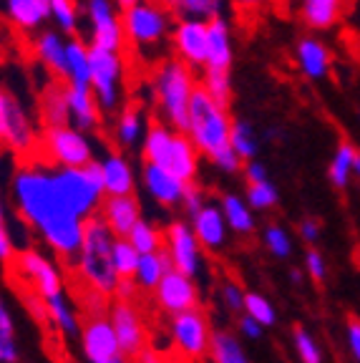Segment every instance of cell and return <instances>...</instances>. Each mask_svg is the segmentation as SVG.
<instances>
[{
	"mask_svg": "<svg viewBox=\"0 0 360 363\" xmlns=\"http://www.w3.org/2000/svg\"><path fill=\"white\" fill-rule=\"evenodd\" d=\"M11 194L21 220L40 235L66 267L74 265L84 242L86 217L66 194L56 167L48 162H26L13 174Z\"/></svg>",
	"mask_w": 360,
	"mask_h": 363,
	"instance_id": "cell-1",
	"label": "cell"
},
{
	"mask_svg": "<svg viewBox=\"0 0 360 363\" xmlns=\"http://www.w3.org/2000/svg\"><path fill=\"white\" fill-rule=\"evenodd\" d=\"M232 121L235 119H232L230 106L214 101L202 86H197L189 104V113H186L184 131L199 149V154L207 157L225 174H237V172H242L244 164L230 144Z\"/></svg>",
	"mask_w": 360,
	"mask_h": 363,
	"instance_id": "cell-2",
	"label": "cell"
},
{
	"mask_svg": "<svg viewBox=\"0 0 360 363\" xmlns=\"http://www.w3.org/2000/svg\"><path fill=\"white\" fill-rule=\"evenodd\" d=\"M197 86L199 81L194 76V68H189L176 56L159 58L149 76V96H152L159 119L184 131L186 113H189V104Z\"/></svg>",
	"mask_w": 360,
	"mask_h": 363,
	"instance_id": "cell-3",
	"label": "cell"
},
{
	"mask_svg": "<svg viewBox=\"0 0 360 363\" xmlns=\"http://www.w3.org/2000/svg\"><path fill=\"white\" fill-rule=\"evenodd\" d=\"M113 242H116V235L96 212L94 217L86 220L84 242H81L79 255L71 265L79 283L91 285L103 295H113L118 285V272L113 265Z\"/></svg>",
	"mask_w": 360,
	"mask_h": 363,
	"instance_id": "cell-4",
	"label": "cell"
},
{
	"mask_svg": "<svg viewBox=\"0 0 360 363\" xmlns=\"http://www.w3.org/2000/svg\"><path fill=\"white\" fill-rule=\"evenodd\" d=\"M126 45L144 61H159L164 45L169 43L174 16L162 0H141L121 11Z\"/></svg>",
	"mask_w": 360,
	"mask_h": 363,
	"instance_id": "cell-5",
	"label": "cell"
},
{
	"mask_svg": "<svg viewBox=\"0 0 360 363\" xmlns=\"http://www.w3.org/2000/svg\"><path fill=\"white\" fill-rule=\"evenodd\" d=\"M141 157L144 162L164 167L167 172L176 174L184 182H197L199 174V149L189 139V134L174 129L167 121H152L141 142Z\"/></svg>",
	"mask_w": 360,
	"mask_h": 363,
	"instance_id": "cell-6",
	"label": "cell"
},
{
	"mask_svg": "<svg viewBox=\"0 0 360 363\" xmlns=\"http://www.w3.org/2000/svg\"><path fill=\"white\" fill-rule=\"evenodd\" d=\"M91 91L103 113L121 108L126 94V58L124 51H108L91 45Z\"/></svg>",
	"mask_w": 360,
	"mask_h": 363,
	"instance_id": "cell-7",
	"label": "cell"
},
{
	"mask_svg": "<svg viewBox=\"0 0 360 363\" xmlns=\"http://www.w3.org/2000/svg\"><path fill=\"white\" fill-rule=\"evenodd\" d=\"M35 149L43 154V162L53 167H84L96 159L91 134L76 129L74 124L45 126Z\"/></svg>",
	"mask_w": 360,
	"mask_h": 363,
	"instance_id": "cell-8",
	"label": "cell"
},
{
	"mask_svg": "<svg viewBox=\"0 0 360 363\" xmlns=\"http://www.w3.org/2000/svg\"><path fill=\"white\" fill-rule=\"evenodd\" d=\"M0 147L28 157L38 147V131L30 113L13 91L0 86Z\"/></svg>",
	"mask_w": 360,
	"mask_h": 363,
	"instance_id": "cell-9",
	"label": "cell"
},
{
	"mask_svg": "<svg viewBox=\"0 0 360 363\" xmlns=\"http://www.w3.org/2000/svg\"><path fill=\"white\" fill-rule=\"evenodd\" d=\"M8 265L16 267L18 275L23 278V285H30V290L38 293L43 301L66 290L63 272L58 270L56 262L48 255H43L40 250H33V247L21 250V252H16V257H13Z\"/></svg>",
	"mask_w": 360,
	"mask_h": 363,
	"instance_id": "cell-10",
	"label": "cell"
},
{
	"mask_svg": "<svg viewBox=\"0 0 360 363\" xmlns=\"http://www.w3.org/2000/svg\"><path fill=\"white\" fill-rule=\"evenodd\" d=\"M84 18L89 30V43L108 51H124V26H121V11L113 0H84Z\"/></svg>",
	"mask_w": 360,
	"mask_h": 363,
	"instance_id": "cell-11",
	"label": "cell"
},
{
	"mask_svg": "<svg viewBox=\"0 0 360 363\" xmlns=\"http://www.w3.org/2000/svg\"><path fill=\"white\" fill-rule=\"evenodd\" d=\"M81 348L89 363H131L121 351L108 315H89L81 323Z\"/></svg>",
	"mask_w": 360,
	"mask_h": 363,
	"instance_id": "cell-12",
	"label": "cell"
},
{
	"mask_svg": "<svg viewBox=\"0 0 360 363\" xmlns=\"http://www.w3.org/2000/svg\"><path fill=\"white\" fill-rule=\"evenodd\" d=\"M171 343L174 348L186 358H204L209 353V343H212V328L209 320L199 308H189L176 315H171Z\"/></svg>",
	"mask_w": 360,
	"mask_h": 363,
	"instance_id": "cell-13",
	"label": "cell"
},
{
	"mask_svg": "<svg viewBox=\"0 0 360 363\" xmlns=\"http://www.w3.org/2000/svg\"><path fill=\"white\" fill-rule=\"evenodd\" d=\"M108 318H111L116 338H118V343H121V351L126 353L129 361H136V358L149 348L147 323H144V318H141V311L136 308V303L113 301L111 308H108Z\"/></svg>",
	"mask_w": 360,
	"mask_h": 363,
	"instance_id": "cell-14",
	"label": "cell"
},
{
	"mask_svg": "<svg viewBox=\"0 0 360 363\" xmlns=\"http://www.w3.org/2000/svg\"><path fill=\"white\" fill-rule=\"evenodd\" d=\"M207 21L197 18H176L171 26L169 45L174 56L194 71H202L207 61Z\"/></svg>",
	"mask_w": 360,
	"mask_h": 363,
	"instance_id": "cell-15",
	"label": "cell"
},
{
	"mask_svg": "<svg viewBox=\"0 0 360 363\" xmlns=\"http://www.w3.org/2000/svg\"><path fill=\"white\" fill-rule=\"evenodd\" d=\"M164 250L169 252L174 270H181L191 278H197L199 267H202V245H199L189 222H169V227L164 230Z\"/></svg>",
	"mask_w": 360,
	"mask_h": 363,
	"instance_id": "cell-16",
	"label": "cell"
},
{
	"mask_svg": "<svg viewBox=\"0 0 360 363\" xmlns=\"http://www.w3.org/2000/svg\"><path fill=\"white\" fill-rule=\"evenodd\" d=\"M154 301H157L159 311L167 315H176L189 308H199V290L191 275L171 267L162 278V283L154 288Z\"/></svg>",
	"mask_w": 360,
	"mask_h": 363,
	"instance_id": "cell-17",
	"label": "cell"
},
{
	"mask_svg": "<svg viewBox=\"0 0 360 363\" xmlns=\"http://www.w3.org/2000/svg\"><path fill=\"white\" fill-rule=\"evenodd\" d=\"M293 61L298 71L308 81H325L332 71V51L330 45L317 35H300L295 40Z\"/></svg>",
	"mask_w": 360,
	"mask_h": 363,
	"instance_id": "cell-18",
	"label": "cell"
},
{
	"mask_svg": "<svg viewBox=\"0 0 360 363\" xmlns=\"http://www.w3.org/2000/svg\"><path fill=\"white\" fill-rule=\"evenodd\" d=\"M207 61L202 71H214V74H232L235 63V45H232V28L225 16H214L207 21Z\"/></svg>",
	"mask_w": 360,
	"mask_h": 363,
	"instance_id": "cell-19",
	"label": "cell"
},
{
	"mask_svg": "<svg viewBox=\"0 0 360 363\" xmlns=\"http://www.w3.org/2000/svg\"><path fill=\"white\" fill-rule=\"evenodd\" d=\"M189 225L197 235L199 245L202 250L207 252H220L227 242V233H230V227H227V220L222 215V207L214 202H204L194 215L189 217Z\"/></svg>",
	"mask_w": 360,
	"mask_h": 363,
	"instance_id": "cell-20",
	"label": "cell"
},
{
	"mask_svg": "<svg viewBox=\"0 0 360 363\" xmlns=\"http://www.w3.org/2000/svg\"><path fill=\"white\" fill-rule=\"evenodd\" d=\"M141 184H144L149 197L162 204V207H181V197H184V189L189 182L179 179L164 167L147 162L144 169H141Z\"/></svg>",
	"mask_w": 360,
	"mask_h": 363,
	"instance_id": "cell-21",
	"label": "cell"
},
{
	"mask_svg": "<svg viewBox=\"0 0 360 363\" xmlns=\"http://www.w3.org/2000/svg\"><path fill=\"white\" fill-rule=\"evenodd\" d=\"M66 86V104H68V124H74L81 131H96L101 126V106L96 101L91 86Z\"/></svg>",
	"mask_w": 360,
	"mask_h": 363,
	"instance_id": "cell-22",
	"label": "cell"
},
{
	"mask_svg": "<svg viewBox=\"0 0 360 363\" xmlns=\"http://www.w3.org/2000/svg\"><path fill=\"white\" fill-rule=\"evenodd\" d=\"M99 215L116 238H126L131 227L141 220V204L134 194H106L99 207Z\"/></svg>",
	"mask_w": 360,
	"mask_h": 363,
	"instance_id": "cell-23",
	"label": "cell"
},
{
	"mask_svg": "<svg viewBox=\"0 0 360 363\" xmlns=\"http://www.w3.org/2000/svg\"><path fill=\"white\" fill-rule=\"evenodd\" d=\"M348 0H298V18L313 33L332 30L343 21Z\"/></svg>",
	"mask_w": 360,
	"mask_h": 363,
	"instance_id": "cell-24",
	"label": "cell"
},
{
	"mask_svg": "<svg viewBox=\"0 0 360 363\" xmlns=\"http://www.w3.org/2000/svg\"><path fill=\"white\" fill-rule=\"evenodd\" d=\"M66 43H68V35H63L58 28L35 30L33 53L40 66L56 81H63V71H66Z\"/></svg>",
	"mask_w": 360,
	"mask_h": 363,
	"instance_id": "cell-25",
	"label": "cell"
},
{
	"mask_svg": "<svg viewBox=\"0 0 360 363\" xmlns=\"http://www.w3.org/2000/svg\"><path fill=\"white\" fill-rule=\"evenodd\" d=\"M149 116L139 104H126L121 111L116 113L113 121V142L118 149H134L144 142V134L149 129Z\"/></svg>",
	"mask_w": 360,
	"mask_h": 363,
	"instance_id": "cell-26",
	"label": "cell"
},
{
	"mask_svg": "<svg viewBox=\"0 0 360 363\" xmlns=\"http://www.w3.org/2000/svg\"><path fill=\"white\" fill-rule=\"evenodd\" d=\"M103 179V192L106 194H134L136 174L131 162L121 152H106L99 159Z\"/></svg>",
	"mask_w": 360,
	"mask_h": 363,
	"instance_id": "cell-27",
	"label": "cell"
},
{
	"mask_svg": "<svg viewBox=\"0 0 360 363\" xmlns=\"http://www.w3.org/2000/svg\"><path fill=\"white\" fill-rule=\"evenodd\" d=\"M6 16L18 30L35 33L51 21V0H6Z\"/></svg>",
	"mask_w": 360,
	"mask_h": 363,
	"instance_id": "cell-28",
	"label": "cell"
},
{
	"mask_svg": "<svg viewBox=\"0 0 360 363\" xmlns=\"http://www.w3.org/2000/svg\"><path fill=\"white\" fill-rule=\"evenodd\" d=\"M63 84H71V86L91 84V43L79 38V35H68Z\"/></svg>",
	"mask_w": 360,
	"mask_h": 363,
	"instance_id": "cell-29",
	"label": "cell"
},
{
	"mask_svg": "<svg viewBox=\"0 0 360 363\" xmlns=\"http://www.w3.org/2000/svg\"><path fill=\"white\" fill-rule=\"evenodd\" d=\"M360 157V149L353 142L343 139V142L335 147L330 157V164H327V179L335 189H345L350 187V182L355 177V162Z\"/></svg>",
	"mask_w": 360,
	"mask_h": 363,
	"instance_id": "cell-30",
	"label": "cell"
},
{
	"mask_svg": "<svg viewBox=\"0 0 360 363\" xmlns=\"http://www.w3.org/2000/svg\"><path fill=\"white\" fill-rule=\"evenodd\" d=\"M43 306H45V313H48V323L56 325L58 333H63L66 338L81 335L79 315H76V311H74V303L68 301L66 290L51 295V298H45Z\"/></svg>",
	"mask_w": 360,
	"mask_h": 363,
	"instance_id": "cell-31",
	"label": "cell"
},
{
	"mask_svg": "<svg viewBox=\"0 0 360 363\" xmlns=\"http://www.w3.org/2000/svg\"><path fill=\"white\" fill-rule=\"evenodd\" d=\"M171 270V260L167 250H157V252H144L139 257V265H136L134 280L139 285V290H147V293H154L162 278Z\"/></svg>",
	"mask_w": 360,
	"mask_h": 363,
	"instance_id": "cell-32",
	"label": "cell"
},
{
	"mask_svg": "<svg viewBox=\"0 0 360 363\" xmlns=\"http://www.w3.org/2000/svg\"><path fill=\"white\" fill-rule=\"evenodd\" d=\"M38 116H40V124H43V129H45V126H61V124H68L66 86H63V84H51V86H45L43 94H40Z\"/></svg>",
	"mask_w": 360,
	"mask_h": 363,
	"instance_id": "cell-33",
	"label": "cell"
},
{
	"mask_svg": "<svg viewBox=\"0 0 360 363\" xmlns=\"http://www.w3.org/2000/svg\"><path fill=\"white\" fill-rule=\"evenodd\" d=\"M222 215L227 220V227L237 235H252L257 222H254V210L247 204V199L240 194H225L220 202Z\"/></svg>",
	"mask_w": 360,
	"mask_h": 363,
	"instance_id": "cell-34",
	"label": "cell"
},
{
	"mask_svg": "<svg viewBox=\"0 0 360 363\" xmlns=\"http://www.w3.org/2000/svg\"><path fill=\"white\" fill-rule=\"evenodd\" d=\"M230 144L242 162L257 159L259 149H262V134L254 129V124L249 119H235L232 121V136Z\"/></svg>",
	"mask_w": 360,
	"mask_h": 363,
	"instance_id": "cell-35",
	"label": "cell"
},
{
	"mask_svg": "<svg viewBox=\"0 0 360 363\" xmlns=\"http://www.w3.org/2000/svg\"><path fill=\"white\" fill-rule=\"evenodd\" d=\"M207 356L212 363H249L240 338H237L235 333H230V330H217V333H212V343H209Z\"/></svg>",
	"mask_w": 360,
	"mask_h": 363,
	"instance_id": "cell-36",
	"label": "cell"
},
{
	"mask_svg": "<svg viewBox=\"0 0 360 363\" xmlns=\"http://www.w3.org/2000/svg\"><path fill=\"white\" fill-rule=\"evenodd\" d=\"M21 361V346L16 335V320L8 308V303L0 295V363H18Z\"/></svg>",
	"mask_w": 360,
	"mask_h": 363,
	"instance_id": "cell-37",
	"label": "cell"
},
{
	"mask_svg": "<svg viewBox=\"0 0 360 363\" xmlns=\"http://www.w3.org/2000/svg\"><path fill=\"white\" fill-rule=\"evenodd\" d=\"M225 0H167L164 6L169 8L174 18H197V21H212L222 13Z\"/></svg>",
	"mask_w": 360,
	"mask_h": 363,
	"instance_id": "cell-38",
	"label": "cell"
},
{
	"mask_svg": "<svg viewBox=\"0 0 360 363\" xmlns=\"http://www.w3.org/2000/svg\"><path fill=\"white\" fill-rule=\"evenodd\" d=\"M51 23L63 35H79L81 28L79 0H51Z\"/></svg>",
	"mask_w": 360,
	"mask_h": 363,
	"instance_id": "cell-39",
	"label": "cell"
},
{
	"mask_svg": "<svg viewBox=\"0 0 360 363\" xmlns=\"http://www.w3.org/2000/svg\"><path fill=\"white\" fill-rule=\"evenodd\" d=\"M126 238H129V242L139 250L141 255H144V252H157V250L164 247V233L154 222L144 220V217L131 227V233L126 235Z\"/></svg>",
	"mask_w": 360,
	"mask_h": 363,
	"instance_id": "cell-40",
	"label": "cell"
},
{
	"mask_svg": "<svg viewBox=\"0 0 360 363\" xmlns=\"http://www.w3.org/2000/svg\"><path fill=\"white\" fill-rule=\"evenodd\" d=\"M244 199L252 210L257 212H265L277 207L280 202V192L277 187L272 184V179H262V182H247V189H244Z\"/></svg>",
	"mask_w": 360,
	"mask_h": 363,
	"instance_id": "cell-41",
	"label": "cell"
},
{
	"mask_svg": "<svg viewBox=\"0 0 360 363\" xmlns=\"http://www.w3.org/2000/svg\"><path fill=\"white\" fill-rule=\"evenodd\" d=\"M139 257L141 252L129 242V238H116V242H113V265H116L118 278H134Z\"/></svg>",
	"mask_w": 360,
	"mask_h": 363,
	"instance_id": "cell-42",
	"label": "cell"
},
{
	"mask_svg": "<svg viewBox=\"0 0 360 363\" xmlns=\"http://www.w3.org/2000/svg\"><path fill=\"white\" fill-rule=\"evenodd\" d=\"M204 91L214 101L230 106L232 94H235V86H232V74H214V71H202V81H199Z\"/></svg>",
	"mask_w": 360,
	"mask_h": 363,
	"instance_id": "cell-43",
	"label": "cell"
},
{
	"mask_svg": "<svg viewBox=\"0 0 360 363\" xmlns=\"http://www.w3.org/2000/svg\"><path fill=\"white\" fill-rule=\"evenodd\" d=\"M262 242H265L267 252L280 257V260L290 257V252H293V238H290V233L280 225H267L265 233H262Z\"/></svg>",
	"mask_w": 360,
	"mask_h": 363,
	"instance_id": "cell-44",
	"label": "cell"
},
{
	"mask_svg": "<svg viewBox=\"0 0 360 363\" xmlns=\"http://www.w3.org/2000/svg\"><path fill=\"white\" fill-rule=\"evenodd\" d=\"M293 346L300 363H322V348L317 346V340L303 325H295L293 328Z\"/></svg>",
	"mask_w": 360,
	"mask_h": 363,
	"instance_id": "cell-45",
	"label": "cell"
},
{
	"mask_svg": "<svg viewBox=\"0 0 360 363\" xmlns=\"http://www.w3.org/2000/svg\"><path fill=\"white\" fill-rule=\"evenodd\" d=\"M244 313H247V315H252L254 320H257L259 325H265V328L275 325V320H277L275 306L267 301L265 295H259V293H247V295H244Z\"/></svg>",
	"mask_w": 360,
	"mask_h": 363,
	"instance_id": "cell-46",
	"label": "cell"
},
{
	"mask_svg": "<svg viewBox=\"0 0 360 363\" xmlns=\"http://www.w3.org/2000/svg\"><path fill=\"white\" fill-rule=\"evenodd\" d=\"M16 257V245H13V235H11V222H8V212L6 204L0 199V262H11Z\"/></svg>",
	"mask_w": 360,
	"mask_h": 363,
	"instance_id": "cell-47",
	"label": "cell"
},
{
	"mask_svg": "<svg viewBox=\"0 0 360 363\" xmlns=\"http://www.w3.org/2000/svg\"><path fill=\"white\" fill-rule=\"evenodd\" d=\"M244 290L240 283H235V280H227V283H222V290H220V298L222 303H225V308L230 313H242L244 311Z\"/></svg>",
	"mask_w": 360,
	"mask_h": 363,
	"instance_id": "cell-48",
	"label": "cell"
},
{
	"mask_svg": "<svg viewBox=\"0 0 360 363\" xmlns=\"http://www.w3.org/2000/svg\"><path fill=\"white\" fill-rule=\"evenodd\" d=\"M305 272H308V275L315 280V283H325L327 265H325V257H322L320 250L310 247L308 252H305Z\"/></svg>",
	"mask_w": 360,
	"mask_h": 363,
	"instance_id": "cell-49",
	"label": "cell"
},
{
	"mask_svg": "<svg viewBox=\"0 0 360 363\" xmlns=\"http://www.w3.org/2000/svg\"><path fill=\"white\" fill-rule=\"evenodd\" d=\"M204 202H207V197H204L202 187H199L197 182H189V184H186V189H184V197H181V207H184V212L191 217Z\"/></svg>",
	"mask_w": 360,
	"mask_h": 363,
	"instance_id": "cell-50",
	"label": "cell"
},
{
	"mask_svg": "<svg viewBox=\"0 0 360 363\" xmlns=\"http://www.w3.org/2000/svg\"><path fill=\"white\" fill-rule=\"evenodd\" d=\"M298 233H300V238H303V242L317 245L322 238V225L317 220H313V217H305V220H300Z\"/></svg>",
	"mask_w": 360,
	"mask_h": 363,
	"instance_id": "cell-51",
	"label": "cell"
},
{
	"mask_svg": "<svg viewBox=\"0 0 360 363\" xmlns=\"http://www.w3.org/2000/svg\"><path fill=\"white\" fill-rule=\"evenodd\" d=\"M136 295H139V285H136L134 278H118V285L113 290V301H129L136 303Z\"/></svg>",
	"mask_w": 360,
	"mask_h": 363,
	"instance_id": "cell-52",
	"label": "cell"
},
{
	"mask_svg": "<svg viewBox=\"0 0 360 363\" xmlns=\"http://www.w3.org/2000/svg\"><path fill=\"white\" fill-rule=\"evenodd\" d=\"M345 333H348V348L353 353V358L360 363V318L348 315V325H345Z\"/></svg>",
	"mask_w": 360,
	"mask_h": 363,
	"instance_id": "cell-53",
	"label": "cell"
},
{
	"mask_svg": "<svg viewBox=\"0 0 360 363\" xmlns=\"http://www.w3.org/2000/svg\"><path fill=\"white\" fill-rule=\"evenodd\" d=\"M242 174H244V182H262V179H270L267 174V167L259 162V159H249L242 164Z\"/></svg>",
	"mask_w": 360,
	"mask_h": 363,
	"instance_id": "cell-54",
	"label": "cell"
},
{
	"mask_svg": "<svg viewBox=\"0 0 360 363\" xmlns=\"http://www.w3.org/2000/svg\"><path fill=\"white\" fill-rule=\"evenodd\" d=\"M237 328H240V333H242L244 338L257 340L259 335H262V330H265V325H259L252 315H247V313H244V315H240V320H237Z\"/></svg>",
	"mask_w": 360,
	"mask_h": 363,
	"instance_id": "cell-55",
	"label": "cell"
},
{
	"mask_svg": "<svg viewBox=\"0 0 360 363\" xmlns=\"http://www.w3.org/2000/svg\"><path fill=\"white\" fill-rule=\"evenodd\" d=\"M235 3H237L240 8H247V11H254V8H259L262 3H265V0H235Z\"/></svg>",
	"mask_w": 360,
	"mask_h": 363,
	"instance_id": "cell-56",
	"label": "cell"
},
{
	"mask_svg": "<svg viewBox=\"0 0 360 363\" xmlns=\"http://www.w3.org/2000/svg\"><path fill=\"white\" fill-rule=\"evenodd\" d=\"M262 139H270V142H277V139H282V131H280V129H267L265 134H262Z\"/></svg>",
	"mask_w": 360,
	"mask_h": 363,
	"instance_id": "cell-57",
	"label": "cell"
},
{
	"mask_svg": "<svg viewBox=\"0 0 360 363\" xmlns=\"http://www.w3.org/2000/svg\"><path fill=\"white\" fill-rule=\"evenodd\" d=\"M113 3H116L118 11H126V8L136 6V3H141V0H113Z\"/></svg>",
	"mask_w": 360,
	"mask_h": 363,
	"instance_id": "cell-58",
	"label": "cell"
},
{
	"mask_svg": "<svg viewBox=\"0 0 360 363\" xmlns=\"http://www.w3.org/2000/svg\"><path fill=\"white\" fill-rule=\"evenodd\" d=\"M290 280H293V283L298 285L300 280H303V272H300V270H293V272H290Z\"/></svg>",
	"mask_w": 360,
	"mask_h": 363,
	"instance_id": "cell-59",
	"label": "cell"
},
{
	"mask_svg": "<svg viewBox=\"0 0 360 363\" xmlns=\"http://www.w3.org/2000/svg\"><path fill=\"white\" fill-rule=\"evenodd\" d=\"M355 179L360 182V157H358V162H355Z\"/></svg>",
	"mask_w": 360,
	"mask_h": 363,
	"instance_id": "cell-60",
	"label": "cell"
},
{
	"mask_svg": "<svg viewBox=\"0 0 360 363\" xmlns=\"http://www.w3.org/2000/svg\"><path fill=\"white\" fill-rule=\"evenodd\" d=\"M358 124H360V106H358Z\"/></svg>",
	"mask_w": 360,
	"mask_h": 363,
	"instance_id": "cell-61",
	"label": "cell"
},
{
	"mask_svg": "<svg viewBox=\"0 0 360 363\" xmlns=\"http://www.w3.org/2000/svg\"><path fill=\"white\" fill-rule=\"evenodd\" d=\"M162 3H167V0H162Z\"/></svg>",
	"mask_w": 360,
	"mask_h": 363,
	"instance_id": "cell-62",
	"label": "cell"
}]
</instances>
